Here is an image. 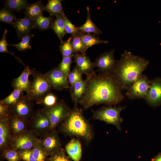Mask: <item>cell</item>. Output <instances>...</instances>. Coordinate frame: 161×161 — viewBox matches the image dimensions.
Instances as JSON below:
<instances>
[{
    "label": "cell",
    "mask_w": 161,
    "mask_h": 161,
    "mask_svg": "<svg viewBox=\"0 0 161 161\" xmlns=\"http://www.w3.org/2000/svg\"><path fill=\"white\" fill-rule=\"evenodd\" d=\"M85 92L79 103L86 110L94 105H115L124 98L122 90L112 73L95 72L87 76Z\"/></svg>",
    "instance_id": "6da1fadb"
},
{
    "label": "cell",
    "mask_w": 161,
    "mask_h": 161,
    "mask_svg": "<svg viewBox=\"0 0 161 161\" xmlns=\"http://www.w3.org/2000/svg\"><path fill=\"white\" fill-rule=\"evenodd\" d=\"M149 61L125 50L117 61L113 72L122 90L128 87L142 74L147 68Z\"/></svg>",
    "instance_id": "7a4b0ae2"
},
{
    "label": "cell",
    "mask_w": 161,
    "mask_h": 161,
    "mask_svg": "<svg viewBox=\"0 0 161 161\" xmlns=\"http://www.w3.org/2000/svg\"><path fill=\"white\" fill-rule=\"evenodd\" d=\"M60 131L66 136H75L86 143L94 137L92 126L84 117L83 109L74 108L66 119L59 125Z\"/></svg>",
    "instance_id": "3957f363"
},
{
    "label": "cell",
    "mask_w": 161,
    "mask_h": 161,
    "mask_svg": "<svg viewBox=\"0 0 161 161\" xmlns=\"http://www.w3.org/2000/svg\"><path fill=\"white\" fill-rule=\"evenodd\" d=\"M125 107V106L116 107L109 105L108 106H103L96 110H92V118L95 120H98L107 124L113 125L120 131L121 130V124L123 119L120 117V113Z\"/></svg>",
    "instance_id": "277c9868"
},
{
    "label": "cell",
    "mask_w": 161,
    "mask_h": 161,
    "mask_svg": "<svg viewBox=\"0 0 161 161\" xmlns=\"http://www.w3.org/2000/svg\"><path fill=\"white\" fill-rule=\"evenodd\" d=\"M33 79L27 95L36 102L50 91L52 86L44 74L33 70Z\"/></svg>",
    "instance_id": "5b68a950"
},
{
    "label": "cell",
    "mask_w": 161,
    "mask_h": 161,
    "mask_svg": "<svg viewBox=\"0 0 161 161\" xmlns=\"http://www.w3.org/2000/svg\"><path fill=\"white\" fill-rule=\"evenodd\" d=\"M50 122L51 131L55 130L66 118L71 109L62 100L58 102L54 106L50 108H43Z\"/></svg>",
    "instance_id": "8992f818"
},
{
    "label": "cell",
    "mask_w": 161,
    "mask_h": 161,
    "mask_svg": "<svg viewBox=\"0 0 161 161\" xmlns=\"http://www.w3.org/2000/svg\"><path fill=\"white\" fill-rule=\"evenodd\" d=\"M30 121V130L38 136L43 137L51 131L50 120L44 109H39L33 113Z\"/></svg>",
    "instance_id": "52a82bcc"
},
{
    "label": "cell",
    "mask_w": 161,
    "mask_h": 161,
    "mask_svg": "<svg viewBox=\"0 0 161 161\" xmlns=\"http://www.w3.org/2000/svg\"><path fill=\"white\" fill-rule=\"evenodd\" d=\"M38 136L30 129L18 134L12 135L9 147L18 151L32 149L38 139Z\"/></svg>",
    "instance_id": "ba28073f"
},
{
    "label": "cell",
    "mask_w": 161,
    "mask_h": 161,
    "mask_svg": "<svg viewBox=\"0 0 161 161\" xmlns=\"http://www.w3.org/2000/svg\"><path fill=\"white\" fill-rule=\"evenodd\" d=\"M151 80L142 75L134 82L127 89L126 95L131 99L145 98L149 89Z\"/></svg>",
    "instance_id": "9c48e42d"
},
{
    "label": "cell",
    "mask_w": 161,
    "mask_h": 161,
    "mask_svg": "<svg viewBox=\"0 0 161 161\" xmlns=\"http://www.w3.org/2000/svg\"><path fill=\"white\" fill-rule=\"evenodd\" d=\"M32 101L27 95L22 94L16 103L9 107L10 114L28 120L33 113Z\"/></svg>",
    "instance_id": "30bf717a"
},
{
    "label": "cell",
    "mask_w": 161,
    "mask_h": 161,
    "mask_svg": "<svg viewBox=\"0 0 161 161\" xmlns=\"http://www.w3.org/2000/svg\"><path fill=\"white\" fill-rule=\"evenodd\" d=\"M114 49L105 52L99 55L93 63L101 73H113L117 60L114 56Z\"/></svg>",
    "instance_id": "8fae6325"
},
{
    "label": "cell",
    "mask_w": 161,
    "mask_h": 161,
    "mask_svg": "<svg viewBox=\"0 0 161 161\" xmlns=\"http://www.w3.org/2000/svg\"><path fill=\"white\" fill-rule=\"evenodd\" d=\"M44 75L53 89L59 90L70 89L67 76L58 67L49 70Z\"/></svg>",
    "instance_id": "7c38bea8"
},
{
    "label": "cell",
    "mask_w": 161,
    "mask_h": 161,
    "mask_svg": "<svg viewBox=\"0 0 161 161\" xmlns=\"http://www.w3.org/2000/svg\"><path fill=\"white\" fill-rule=\"evenodd\" d=\"M41 142L47 157L51 156L62 148L61 142L56 130L45 135L41 139Z\"/></svg>",
    "instance_id": "4fadbf2b"
},
{
    "label": "cell",
    "mask_w": 161,
    "mask_h": 161,
    "mask_svg": "<svg viewBox=\"0 0 161 161\" xmlns=\"http://www.w3.org/2000/svg\"><path fill=\"white\" fill-rule=\"evenodd\" d=\"M144 99L153 107L161 103V78H155L151 80L149 89Z\"/></svg>",
    "instance_id": "5bb4252c"
},
{
    "label": "cell",
    "mask_w": 161,
    "mask_h": 161,
    "mask_svg": "<svg viewBox=\"0 0 161 161\" xmlns=\"http://www.w3.org/2000/svg\"><path fill=\"white\" fill-rule=\"evenodd\" d=\"M7 123L12 135H16L26 131L30 126L29 120L13 115L10 114Z\"/></svg>",
    "instance_id": "9a60e30c"
},
{
    "label": "cell",
    "mask_w": 161,
    "mask_h": 161,
    "mask_svg": "<svg viewBox=\"0 0 161 161\" xmlns=\"http://www.w3.org/2000/svg\"><path fill=\"white\" fill-rule=\"evenodd\" d=\"M73 58L76 66L83 75L85 74L88 76L95 72L93 63L86 54L75 53Z\"/></svg>",
    "instance_id": "2e32d148"
},
{
    "label": "cell",
    "mask_w": 161,
    "mask_h": 161,
    "mask_svg": "<svg viewBox=\"0 0 161 161\" xmlns=\"http://www.w3.org/2000/svg\"><path fill=\"white\" fill-rule=\"evenodd\" d=\"M33 71L28 66H26L20 75L13 80L11 85L14 89H19L27 93L31 84L28 79L29 76L32 75Z\"/></svg>",
    "instance_id": "e0dca14e"
},
{
    "label": "cell",
    "mask_w": 161,
    "mask_h": 161,
    "mask_svg": "<svg viewBox=\"0 0 161 161\" xmlns=\"http://www.w3.org/2000/svg\"><path fill=\"white\" fill-rule=\"evenodd\" d=\"M8 118L0 117V153L9 147L12 136L8 124Z\"/></svg>",
    "instance_id": "ac0fdd59"
},
{
    "label": "cell",
    "mask_w": 161,
    "mask_h": 161,
    "mask_svg": "<svg viewBox=\"0 0 161 161\" xmlns=\"http://www.w3.org/2000/svg\"><path fill=\"white\" fill-rule=\"evenodd\" d=\"M65 151L72 161H80L82 156V149L80 140L72 138L65 146Z\"/></svg>",
    "instance_id": "d6986e66"
},
{
    "label": "cell",
    "mask_w": 161,
    "mask_h": 161,
    "mask_svg": "<svg viewBox=\"0 0 161 161\" xmlns=\"http://www.w3.org/2000/svg\"><path fill=\"white\" fill-rule=\"evenodd\" d=\"M13 26L20 39L25 35L30 33V30L33 29V21L28 17L25 16L22 18H17Z\"/></svg>",
    "instance_id": "ffe728a7"
},
{
    "label": "cell",
    "mask_w": 161,
    "mask_h": 161,
    "mask_svg": "<svg viewBox=\"0 0 161 161\" xmlns=\"http://www.w3.org/2000/svg\"><path fill=\"white\" fill-rule=\"evenodd\" d=\"M87 80H83L70 86V94L74 105V108L77 107L78 103L84 94L86 90Z\"/></svg>",
    "instance_id": "44dd1931"
},
{
    "label": "cell",
    "mask_w": 161,
    "mask_h": 161,
    "mask_svg": "<svg viewBox=\"0 0 161 161\" xmlns=\"http://www.w3.org/2000/svg\"><path fill=\"white\" fill-rule=\"evenodd\" d=\"M87 16L85 22L82 25L78 27L79 31L83 33H93L98 35L102 33L100 30L91 19V13L89 7H86Z\"/></svg>",
    "instance_id": "7402d4cb"
},
{
    "label": "cell",
    "mask_w": 161,
    "mask_h": 161,
    "mask_svg": "<svg viewBox=\"0 0 161 161\" xmlns=\"http://www.w3.org/2000/svg\"><path fill=\"white\" fill-rule=\"evenodd\" d=\"M44 6L41 1L28 4L24 12L25 16L28 17L33 21L39 16L42 15L44 11Z\"/></svg>",
    "instance_id": "603a6c76"
},
{
    "label": "cell",
    "mask_w": 161,
    "mask_h": 161,
    "mask_svg": "<svg viewBox=\"0 0 161 161\" xmlns=\"http://www.w3.org/2000/svg\"><path fill=\"white\" fill-rule=\"evenodd\" d=\"M80 37L84 47L83 54H86V50L94 45L108 43V41L100 39L98 36L91 33H81Z\"/></svg>",
    "instance_id": "cb8c5ba5"
},
{
    "label": "cell",
    "mask_w": 161,
    "mask_h": 161,
    "mask_svg": "<svg viewBox=\"0 0 161 161\" xmlns=\"http://www.w3.org/2000/svg\"><path fill=\"white\" fill-rule=\"evenodd\" d=\"M44 11H47L50 16L57 17L64 13L62 4V0H49L47 4L44 6Z\"/></svg>",
    "instance_id": "d4e9b609"
},
{
    "label": "cell",
    "mask_w": 161,
    "mask_h": 161,
    "mask_svg": "<svg viewBox=\"0 0 161 161\" xmlns=\"http://www.w3.org/2000/svg\"><path fill=\"white\" fill-rule=\"evenodd\" d=\"M64 14L56 17L54 20L51 28L57 36L61 42L63 41L62 39L63 37L66 34L65 29L63 16Z\"/></svg>",
    "instance_id": "484cf974"
},
{
    "label": "cell",
    "mask_w": 161,
    "mask_h": 161,
    "mask_svg": "<svg viewBox=\"0 0 161 161\" xmlns=\"http://www.w3.org/2000/svg\"><path fill=\"white\" fill-rule=\"evenodd\" d=\"M54 20L50 16L46 17L42 15L33 21V29L37 28L41 31L49 29L52 28Z\"/></svg>",
    "instance_id": "4316f807"
},
{
    "label": "cell",
    "mask_w": 161,
    "mask_h": 161,
    "mask_svg": "<svg viewBox=\"0 0 161 161\" xmlns=\"http://www.w3.org/2000/svg\"><path fill=\"white\" fill-rule=\"evenodd\" d=\"M28 4L27 1L25 0H6L4 3V7L13 12L21 11Z\"/></svg>",
    "instance_id": "83f0119b"
},
{
    "label": "cell",
    "mask_w": 161,
    "mask_h": 161,
    "mask_svg": "<svg viewBox=\"0 0 161 161\" xmlns=\"http://www.w3.org/2000/svg\"><path fill=\"white\" fill-rule=\"evenodd\" d=\"M32 150L36 161H45L47 157L41 144V139H38Z\"/></svg>",
    "instance_id": "f1b7e54d"
},
{
    "label": "cell",
    "mask_w": 161,
    "mask_h": 161,
    "mask_svg": "<svg viewBox=\"0 0 161 161\" xmlns=\"http://www.w3.org/2000/svg\"><path fill=\"white\" fill-rule=\"evenodd\" d=\"M58 101L56 96L54 94L49 92L36 101L37 104H42L45 108H50L55 105Z\"/></svg>",
    "instance_id": "f546056e"
},
{
    "label": "cell",
    "mask_w": 161,
    "mask_h": 161,
    "mask_svg": "<svg viewBox=\"0 0 161 161\" xmlns=\"http://www.w3.org/2000/svg\"><path fill=\"white\" fill-rule=\"evenodd\" d=\"M13 12L4 7L0 10V21H1L13 25L17 19Z\"/></svg>",
    "instance_id": "4dcf8cb0"
},
{
    "label": "cell",
    "mask_w": 161,
    "mask_h": 161,
    "mask_svg": "<svg viewBox=\"0 0 161 161\" xmlns=\"http://www.w3.org/2000/svg\"><path fill=\"white\" fill-rule=\"evenodd\" d=\"M71 36L67 40L62 41L59 46V49L63 57L73 56L75 53L72 45Z\"/></svg>",
    "instance_id": "1f68e13d"
},
{
    "label": "cell",
    "mask_w": 161,
    "mask_h": 161,
    "mask_svg": "<svg viewBox=\"0 0 161 161\" xmlns=\"http://www.w3.org/2000/svg\"><path fill=\"white\" fill-rule=\"evenodd\" d=\"M33 36V34L29 33L22 37L21 41L20 42L15 44H8V46L15 47L18 50L21 52L27 49H31V47L30 41L31 38Z\"/></svg>",
    "instance_id": "d6a6232c"
},
{
    "label": "cell",
    "mask_w": 161,
    "mask_h": 161,
    "mask_svg": "<svg viewBox=\"0 0 161 161\" xmlns=\"http://www.w3.org/2000/svg\"><path fill=\"white\" fill-rule=\"evenodd\" d=\"M22 91L19 89H14L8 96L0 100V102L4 105L11 106L19 100L22 94Z\"/></svg>",
    "instance_id": "836d02e7"
},
{
    "label": "cell",
    "mask_w": 161,
    "mask_h": 161,
    "mask_svg": "<svg viewBox=\"0 0 161 161\" xmlns=\"http://www.w3.org/2000/svg\"><path fill=\"white\" fill-rule=\"evenodd\" d=\"M1 156L7 161L21 160L19 152L10 147L7 148L0 153Z\"/></svg>",
    "instance_id": "e575fe53"
},
{
    "label": "cell",
    "mask_w": 161,
    "mask_h": 161,
    "mask_svg": "<svg viewBox=\"0 0 161 161\" xmlns=\"http://www.w3.org/2000/svg\"><path fill=\"white\" fill-rule=\"evenodd\" d=\"M81 32L71 35L72 37V45L73 51L75 53L78 52L83 53L84 47L81 38Z\"/></svg>",
    "instance_id": "d590c367"
},
{
    "label": "cell",
    "mask_w": 161,
    "mask_h": 161,
    "mask_svg": "<svg viewBox=\"0 0 161 161\" xmlns=\"http://www.w3.org/2000/svg\"><path fill=\"white\" fill-rule=\"evenodd\" d=\"M7 32V30L5 29L2 35L0 41V52L10 53L13 55L18 61L24 66V64L23 63L22 60L20 58L16 56L15 55L13 52H11L8 50L7 46H8V44L7 42L6 39V35Z\"/></svg>",
    "instance_id": "8d00e7d4"
},
{
    "label": "cell",
    "mask_w": 161,
    "mask_h": 161,
    "mask_svg": "<svg viewBox=\"0 0 161 161\" xmlns=\"http://www.w3.org/2000/svg\"><path fill=\"white\" fill-rule=\"evenodd\" d=\"M83 74L75 66L72 71H71L67 76L69 83L70 86L74 83L83 80Z\"/></svg>",
    "instance_id": "74e56055"
},
{
    "label": "cell",
    "mask_w": 161,
    "mask_h": 161,
    "mask_svg": "<svg viewBox=\"0 0 161 161\" xmlns=\"http://www.w3.org/2000/svg\"><path fill=\"white\" fill-rule=\"evenodd\" d=\"M73 56L63 57L62 60L58 67L67 76L71 71L70 68Z\"/></svg>",
    "instance_id": "f35d334b"
},
{
    "label": "cell",
    "mask_w": 161,
    "mask_h": 161,
    "mask_svg": "<svg viewBox=\"0 0 161 161\" xmlns=\"http://www.w3.org/2000/svg\"><path fill=\"white\" fill-rule=\"evenodd\" d=\"M47 160L48 161H72L62 148L49 156Z\"/></svg>",
    "instance_id": "ab89813d"
},
{
    "label": "cell",
    "mask_w": 161,
    "mask_h": 161,
    "mask_svg": "<svg viewBox=\"0 0 161 161\" xmlns=\"http://www.w3.org/2000/svg\"><path fill=\"white\" fill-rule=\"evenodd\" d=\"M65 24V29L66 34H70L71 35H75L80 32L78 27L72 24L64 13L63 15Z\"/></svg>",
    "instance_id": "60d3db41"
},
{
    "label": "cell",
    "mask_w": 161,
    "mask_h": 161,
    "mask_svg": "<svg viewBox=\"0 0 161 161\" xmlns=\"http://www.w3.org/2000/svg\"><path fill=\"white\" fill-rule=\"evenodd\" d=\"M21 160L23 161H36L32 154V149L18 151Z\"/></svg>",
    "instance_id": "b9f144b4"
},
{
    "label": "cell",
    "mask_w": 161,
    "mask_h": 161,
    "mask_svg": "<svg viewBox=\"0 0 161 161\" xmlns=\"http://www.w3.org/2000/svg\"><path fill=\"white\" fill-rule=\"evenodd\" d=\"M10 114L9 107L0 102V117L8 118Z\"/></svg>",
    "instance_id": "7bdbcfd3"
},
{
    "label": "cell",
    "mask_w": 161,
    "mask_h": 161,
    "mask_svg": "<svg viewBox=\"0 0 161 161\" xmlns=\"http://www.w3.org/2000/svg\"><path fill=\"white\" fill-rule=\"evenodd\" d=\"M151 161H161V153H159L157 155L153 157Z\"/></svg>",
    "instance_id": "ee69618b"
}]
</instances>
